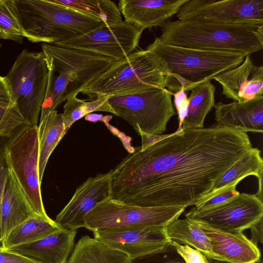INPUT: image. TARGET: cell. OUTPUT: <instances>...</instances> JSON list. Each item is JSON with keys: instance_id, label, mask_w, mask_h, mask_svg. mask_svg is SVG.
I'll return each mask as SVG.
<instances>
[{"instance_id": "6da1fadb", "label": "cell", "mask_w": 263, "mask_h": 263, "mask_svg": "<svg viewBox=\"0 0 263 263\" xmlns=\"http://www.w3.org/2000/svg\"><path fill=\"white\" fill-rule=\"evenodd\" d=\"M252 147L248 134L216 124L176 130L112 170L111 198L141 207L187 206Z\"/></svg>"}, {"instance_id": "7a4b0ae2", "label": "cell", "mask_w": 263, "mask_h": 263, "mask_svg": "<svg viewBox=\"0 0 263 263\" xmlns=\"http://www.w3.org/2000/svg\"><path fill=\"white\" fill-rule=\"evenodd\" d=\"M159 39L180 47L236 51L246 55L263 47V24H226L202 20L167 21Z\"/></svg>"}, {"instance_id": "3957f363", "label": "cell", "mask_w": 263, "mask_h": 263, "mask_svg": "<svg viewBox=\"0 0 263 263\" xmlns=\"http://www.w3.org/2000/svg\"><path fill=\"white\" fill-rule=\"evenodd\" d=\"M48 77L40 120L73 95H78L113 63L95 53L43 43Z\"/></svg>"}, {"instance_id": "277c9868", "label": "cell", "mask_w": 263, "mask_h": 263, "mask_svg": "<svg viewBox=\"0 0 263 263\" xmlns=\"http://www.w3.org/2000/svg\"><path fill=\"white\" fill-rule=\"evenodd\" d=\"M15 4L25 37L33 43L55 44L104 24L51 0H15Z\"/></svg>"}, {"instance_id": "5b68a950", "label": "cell", "mask_w": 263, "mask_h": 263, "mask_svg": "<svg viewBox=\"0 0 263 263\" xmlns=\"http://www.w3.org/2000/svg\"><path fill=\"white\" fill-rule=\"evenodd\" d=\"M166 74L160 62L146 49L134 51L116 61L81 91L91 98L165 88Z\"/></svg>"}, {"instance_id": "8992f818", "label": "cell", "mask_w": 263, "mask_h": 263, "mask_svg": "<svg viewBox=\"0 0 263 263\" xmlns=\"http://www.w3.org/2000/svg\"><path fill=\"white\" fill-rule=\"evenodd\" d=\"M145 49L158 59L165 72L176 74L194 83L211 81L221 72L239 65L242 53L202 50L165 44L158 37Z\"/></svg>"}, {"instance_id": "52a82bcc", "label": "cell", "mask_w": 263, "mask_h": 263, "mask_svg": "<svg viewBox=\"0 0 263 263\" xmlns=\"http://www.w3.org/2000/svg\"><path fill=\"white\" fill-rule=\"evenodd\" d=\"M48 69L43 51L24 49L5 76L10 103L29 125H37L48 82Z\"/></svg>"}, {"instance_id": "ba28073f", "label": "cell", "mask_w": 263, "mask_h": 263, "mask_svg": "<svg viewBox=\"0 0 263 263\" xmlns=\"http://www.w3.org/2000/svg\"><path fill=\"white\" fill-rule=\"evenodd\" d=\"M173 92L166 88L108 96L115 115L128 122L137 132L162 135L175 111L172 100Z\"/></svg>"}, {"instance_id": "9c48e42d", "label": "cell", "mask_w": 263, "mask_h": 263, "mask_svg": "<svg viewBox=\"0 0 263 263\" xmlns=\"http://www.w3.org/2000/svg\"><path fill=\"white\" fill-rule=\"evenodd\" d=\"M7 163L25 193L33 213L48 216L41 194L39 173L38 126L27 125L4 144Z\"/></svg>"}, {"instance_id": "30bf717a", "label": "cell", "mask_w": 263, "mask_h": 263, "mask_svg": "<svg viewBox=\"0 0 263 263\" xmlns=\"http://www.w3.org/2000/svg\"><path fill=\"white\" fill-rule=\"evenodd\" d=\"M184 206L141 207L108 198L98 204L84 217V226L95 232L130 226L166 227L178 218Z\"/></svg>"}, {"instance_id": "8fae6325", "label": "cell", "mask_w": 263, "mask_h": 263, "mask_svg": "<svg viewBox=\"0 0 263 263\" xmlns=\"http://www.w3.org/2000/svg\"><path fill=\"white\" fill-rule=\"evenodd\" d=\"M142 32L124 21L104 24L85 34L53 45L95 53L117 61L135 51Z\"/></svg>"}, {"instance_id": "7c38bea8", "label": "cell", "mask_w": 263, "mask_h": 263, "mask_svg": "<svg viewBox=\"0 0 263 263\" xmlns=\"http://www.w3.org/2000/svg\"><path fill=\"white\" fill-rule=\"evenodd\" d=\"M263 201L255 194H239L217 205L196 210L194 207L185 218L222 230L242 232L262 219Z\"/></svg>"}, {"instance_id": "4fadbf2b", "label": "cell", "mask_w": 263, "mask_h": 263, "mask_svg": "<svg viewBox=\"0 0 263 263\" xmlns=\"http://www.w3.org/2000/svg\"><path fill=\"white\" fill-rule=\"evenodd\" d=\"M176 16L180 21L263 24V0H187Z\"/></svg>"}, {"instance_id": "5bb4252c", "label": "cell", "mask_w": 263, "mask_h": 263, "mask_svg": "<svg viewBox=\"0 0 263 263\" xmlns=\"http://www.w3.org/2000/svg\"><path fill=\"white\" fill-rule=\"evenodd\" d=\"M94 237L131 260L162 249L171 240L165 227L130 226L93 232Z\"/></svg>"}, {"instance_id": "9a60e30c", "label": "cell", "mask_w": 263, "mask_h": 263, "mask_svg": "<svg viewBox=\"0 0 263 263\" xmlns=\"http://www.w3.org/2000/svg\"><path fill=\"white\" fill-rule=\"evenodd\" d=\"M112 170L88 178L77 189L54 220L61 228L77 230L84 226V217L102 201L111 198Z\"/></svg>"}, {"instance_id": "2e32d148", "label": "cell", "mask_w": 263, "mask_h": 263, "mask_svg": "<svg viewBox=\"0 0 263 263\" xmlns=\"http://www.w3.org/2000/svg\"><path fill=\"white\" fill-rule=\"evenodd\" d=\"M196 222L209 239L212 252L218 260L229 263H257L260 260V251L257 244L242 232L224 230Z\"/></svg>"}, {"instance_id": "e0dca14e", "label": "cell", "mask_w": 263, "mask_h": 263, "mask_svg": "<svg viewBox=\"0 0 263 263\" xmlns=\"http://www.w3.org/2000/svg\"><path fill=\"white\" fill-rule=\"evenodd\" d=\"M213 79L221 85L224 96L236 102L248 101L263 94V67L255 65L249 55L236 67Z\"/></svg>"}, {"instance_id": "ac0fdd59", "label": "cell", "mask_w": 263, "mask_h": 263, "mask_svg": "<svg viewBox=\"0 0 263 263\" xmlns=\"http://www.w3.org/2000/svg\"><path fill=\"white\" fill-rule=\"evenodd\" d=\"M186 1L120 0L118 6L125 22L143 31L161 27Z\"/></svg>"}, {"instance_id": "d6986e66", "label": "cell", "mask_w": 263, "mask_h": 263, "mask_svg": "<svg viewBox=\"0 0 263 263\" xmlns=\"http://www.w3.org/2000/svg\"><path fill=\"white\" fill-rule=\"evenodd\" d=\"M77 232L62 228L41 239L8 250L36 263H66L72 251Z\"/></svg>"}, {"instance_id": "ffe728a7", "label": "cell", "mask_w": 263, "mask_h": 263, "mask_svg": "<svg viewBox=\"0 0 263 263\" xmlns=\"http://www.w3.org/2000/svg\"><path fill=\"white\" fill-rule=\"evenodd\" d=\"M216 125L241 132H263V96L246 102L215 104Z\"/></svg>"}, {"instance_id": "44dd1931", "label": "cell", "mask_w": 263, "mask_h": 263, "mask_svg": "<svg viewBox=\"0 0 263 263\" xmlns=\"http://www.w3.org/2000/svg\"><path fill=\"white\" fill-rule=\"evenodd\" d=\"M34 214L25 193L9 168L1 205L2 241L13 228Z\"/></svg>"}, {"instance_id": "7402d4cb", "label": "cell", "mask_w": 263, "mask_h": 263, "mask_svg": "<svg viewBox=\"0 0 263 263\" xmlns=\"http://www.w3.org/2000/svg\"><path fill=\"white\" fill-rule=\"evenodd\" d=\"M125 254L108 247L97 238L82 236L66 263H129Z\"/></svg>"}, {"instance_id": "603a6c76", "label": "cell", "mask_w": 263, "mask_h": 263, "mask_svg": "<svg viewBox=\"0 0 263 263\" xmlns=\"http://www.w3.org/2000/svg\"><path fill=\"white\" fill-rule=\"evenodd\" d=\"M49 216L33 215L13 228L1 242V248L8 250L41 239L61 229Z\"/></svg>"}, {"instance_id": "cb8c5ba5", "label": "cell", "mask_w": 263, "mask_h": 263, "mask_svg": "<svg viewBox=\"0 0 263 263\" xmlns=\"http://www.w3.org/2000/svg\"><path fill=\"white\" fill-rule=\"evenodd\" d=\"M66 132L62 114H58L56 110L40 120L38 126L39 173L41 182L50 155Z\"/></svg>"}, {"instance_id": "d4e9b609", "label": "cell", "mask_w": 263, "mask_h": 263, "mask_svg": "<svg viewBox=\"0 0 263 263\" xmlns=\"http://www.w3.org/2000/svg\"><path fill=\"white\" fill-rule=\"evenodd\" d=\"M166 232L170 240L188 245L208 258L218 260L212 252L209 239L196 221L187 218H178L166 227Z\"/></svg>"}, {"instance_id": "484cf974", "label": "cell", "mask_w": 263, "mask_h": 263, "mask_svg": "<svg viewBox=\"0 0 263 263\" xmlns=\"http://www.w3.org/2000/svg\"><path fill=\"white\" fill-rule=\"evenodd\" d=\"M260 154L259 149L252 147L219 177L210 192L204 197L210 196L236 182H240L248 176L253 175L258 178L263 174V160Z\"/></svg>"}, {"instance_id": "4316f807", "label": "cell", "mask_w": 263, "mask_h": 263, "mask_svg": "<svg viewBox=\"0 0 263 263\" xmlns=\"http://www.w3.org/2000/svg\"><path fill=\"white\" fill-rule=\"evenodd\" d=\"M216 87L206 81L191 90L189 99L188 111L182 128L198 129L203 127L205 117L215 105Z\"/></svg>"}, {"instance_id": "83f0119b", "label": "cell", "mask_w": 263, "mask_h": 263, "mask_svg": "<svg viewBox=\"0 0 263 263\" xmlns=\"http://www.w3.org/2000/svg\"><path fill=\"white\" fill-rule=\"evenodd\" d=\"M87 15L99 18L105 24L110 25L122 21L117 5L109 0H51Z\"/></svg>"}, {"instance_id": "f1b7e54d", "label": "cell", "mask_w": 263, "mask_h": 263, "mask_svg": "<svg viewBox=\"0 0 263 263\" xmlns=\"http://www.w3.org/2000/svg\"><path fill=\"white\" fill-rule=\"evenodd\" d=\"M95 98V100L87 101L79 99L77 95L74 94L68 98L62 114L66 131H68L74 122L93 111H106L115 115L108 103L107 96L98 93Z\"/></svg>"}, {"instance_id": "f546056e", "label": "cell", "mask_w": 263, "mask_h": 263, "mask_svg": "<svg viewBox=\"0 0 263 263\" xmlns=\"http://www.w3.org/2000/svg\"><path fill=\"white\" fill-rule=\"evenodd\" d=\"M24 37L15 0H0V39L22 43Z\"/></svg>"}, {"instance_id": "4dcf8cb0", "label": "cell", "mask_w": 263, "mask_h": 263, "mask_svg": "<svg viewBox=\"0 0 263 263\" xmlns=\"http://www.w3.org/2000/svg\"><path fill=\"white\" fill-rule=\"evenodd\" d=\"M27 125H29L15 105L0 101V137L11 138Z\"/></svg>"}, {"instance_id": "1f68e13d", "label": "cell", "mask_w": 263, "mask_h": 263, "mask_svg": "<svg viewBox=\"0 0 263 263\" xmlns=\"http://www.w3.org/2000/svg\"><path fill=\"white\" fill-rule=\"evenodd\" d=\"M129 263H186L170 242L162 249L131 260Z\"/></svg>"}, {"instance_id": "d6a6232c", "label": "cell", "mask_w": 263, "mask_h": 263, "mask_svg": "<svg viewBox=\"0 0 263 263\" xmlns=\"http://www.w3.org/2000/svg\"><path fill=\"white\" fill-rule=\"evenodd\" d=\"M239 182L225 187L213 194L205 196L199 200L194 205L196 210H204L220 204L229 199L239 194L236 190V185Z\"/></svg>"}, {"instance_id": "836d02e7", "label": "cell", "mask_w": 263, "mask_h": 263, "mask_svg": "<svg viewBox=\"0 0 263 263\" xmlns=\"http://www.w3.org/2000/svg\"><path fill=\"white\" fill-rule=\"evenodd\" d=\"M170 243L186 263H210L209 258L197 250L186 245L178 243L173 240H171Z\"/></svg>"}, {"instance_id": "e575fe53", "label": "cell", "mask_w": 263, "mask_h": 263, "mask_svg": "<svg viewBox=\"0 0 263 263\" xmlns=\"http://www.w3.org/2000/svg\"><path fill=\"white\" fill-rule=\"evenodd\" d=\"M165 88L167 87V90L173 93L179 91L182 89L185 92L191 91L199 84L189 81L176 74L165 72Z\"/></svg>"}, {"instance_id": "d590c367", "label": "cell", "mask_w": 263, "mask_h": 263, "mask_svg": "<svg viewBox=\"0 0 263 263\" xmlns=\"http://www.w3.org/2000/svg\"><path fill=\"white\" fill-rule=\"evenodd\" d=\"M173 96L179 120L178 127L176 130L179 131L182 129L183 122L187 114L189 101L187 93L183 89L173 93Z\"/></svg>"}, {"instance_id": "8d00e7d4", "label": "cell", "mask_w": 263, "mask_h": 263, "mask_svg": "<svg viewBox=\"0 0 263 263\" xmlns=\"http://www.w3.org/2000/svg\"><path fill=\"white\" fill-rule=\"evenodd\" d=\"M8 170L9 167L6 159L4 145L3 146L0 147V211L5 180ZM2 239L3 238L1 231L0 215V242H2Z\"/></svg>"}, {"instance_id": "74e56055", "label": "cell", "mask_w": 263, "mask_h": 263, "mask_svg": "<svg viewBox=\"0 0 263 263\" xmlns=\"http://www.w3.org/2000/svg\"><path fill=\"white\" fill-rule=\"evenodd\" d=\"M0 263H36L21 255L0 247Z\"/></svg>"}, {"instance_id": "f35d334b", "label": "cell", "mask_w": 263, "mask_h": 263, "mask_svg": "<svg viewBox=\"0 0 263 263\" xmlns=\"http://www.w3.org/2000/svg\"><path fill=\"white\" fill-rule=\"evenodd\" d=\"M137 133L141 137L142 142L140 149L142 151H144L151 145L162 140L170 135V134L163 135L149 134L142 132L140 129L138 130Z\"/></svg>"}, {"instance_id": "ab89813d", "label": "cell", "mask_w": 263, "mask_h": 263, "mask_svg": "<svg viewBox=\"0 0 263 263\" xmlns=\"http://www.w3.org/2000/svg\"><path fill=\"white\" fill-rule=\"evenodd\" d=\"M0 101L10 103V95L5 77L0 76Z\"/></svg>"}, {"instance_id": "60d3db41", "label": "cell", "mask_w": 263, "mask_h": 263, "mask_svg": "<svg viewBox=\"0 0 263 263\" xmlns=\"http://www.w3.org/2000/svg\"><path fill=\"white\" fill-rule=\"evenodd\" d=\"M251 240L254 243L257 241L262 243V219L254 225L251 229Z\"/></svg>"}, {"instance_id": "b9f144b4", "label": "cell", "mask_w": 263, "mask_h": 263, "mask_svg": "<svg viewBox=\"0 0 263 263\" xmlns=\"http://www.w3.org/2000/svg\"><path fill=\"white\" fill-rule=\"evenodd\" d=\"M84 117L85 119L88 121L93 122L102 121L105 124L109 123V121L112 119V117L111 115L104 116L101 114L90 113L86 115Z\"/></svg>"}, {"instance_id": "7bdbcfd3", "label": "cell", "mask_w": 263, "mask_h": 263, "mask_svg": "<svg viewBox=\"0 0 263 263\" xmlns=\"http://www.w3.org/2000/svg\"><path fill=\"white\" fill-rule=\"evenodd\" d=\"M262 176L263 174L259 176L258 178V188L257 193L255 194L257 197H258L262 201L263 195H262Z\"/></svg>"}, {"instance_id": "ee69618b", "label": "cell", "mask_w": 263, "mask_h": 263, "mask_svg": "<svg viewBox=\"0 0 263 263\" xmlns=\"http://www.w3.org/2000/svg\"><path fill=\"white\" fill-rule=\"evenodd\" d=\"M209 259L210 263H229V262L224 261L217 260L211 259H209Z\"/></svg>"}, {"instance_id": "f6af8a7d", "label": "cell", "mask_w": 263, "mask_h": 263, "mask_svg": "<svg viewBox=\"0 0 263 263\" xmlns=\"http://www.w3.org/2000/svg\"><path fill=\"white\" fill-rule=\"evenodd\" d=\"M258 262H259V263H262V260H261V259H260Z\"/></svg>"}, {"instance_id": "bcb514c9", "label": "cell", "mask_w": 263, "mask_h": 263, "mask_svg": "<svg viewBox=\"0 0 263 263\" xmlns=\"http://www.w3.org/2000/svg\"><path fill=\"white\" fill-rule=\"evenodd\" d=\"M1 47V43H0V47Z\"/></svg>"}, {"instance_id": "7dc6e473", "label": "cell", "mask_w": 263, "mask_h": 263, "mask_svg": "<svg viewBox=\"0 0 263 263\" xmlns=\"http://www.w3.org/2000/svg\"><path fill=\"white\" fill-rule=\"evenodd\" d=\"M0 247H1V246H0Z\"/></svg>"}]
</instances>
